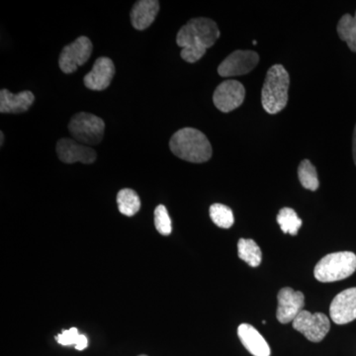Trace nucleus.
Instances as JSON below:
<instances>
[{"instance_id":"f257e3e1","label":"nucleus","mask_w":356,"mask_h":356,"mask_svg":"<svg viewBox=\"0 0 356 356\" xmlns=\"http://www.w3.org/2000/svg\"><path fill=\"white\" fill-rule=\"evenodd\" d=\"M220 30L215 21L209 18H193L180 28L177 33V44L182 48L180 51L185 62H198L206 51L214 46L220 38Z\"/></svg>"},{"instance_id":"f03ea898","label":"nucleus","mask_w":356,"mask_h":356,"mask_svg":"<svg viewBox=\"0 0 356 356\" xmlns=\"http://www.w3.org/2000/svg\"><path fill=\"white\" fill-rule=\"evenodd\" d=\"M170 149L177 158L202 163L212 158V146L205 134L194 128H184L173 134Z\"/></svg>"},{"instance_id":"7ed1b4c3","label":"nucleus","mask_w":356,"mask_h":356,"mask_svg":"<svg viewBox=\"0 0 356 356\" xmlns=\"http://www.w3.org/2000/svg\"><path fill=\"white\" fill-rule=\"evenodd\" d=\"M289 74L282 65H274L267 72L261 91L262 107L268 114H276L286 107Z\"/></svg>"},{"instance_id":"20e7f679","label":"nucleus","mask_w":356,"mask_h":356,"mask_svg":"<svg viewBox=\"0 0 356 356\" xmlns=\"http://www.w3.org/2000/svg\"><path fill=\"white\" fill-rule=\"evenodd\" d=\"M356 270V255L351 252H339L323 257L315 267L314 274L320 282H336L346 280Z\"/></svg>"},{"instance_id":"39448f33","label":"nucleus","mask_w":356,"mask_h":356,"mask_svg":"<svg viewBox=\"0 0 356 356\" xmlns=\"http://www.w3.org/2000/svg\"><path fill=\"white\" fill-rule=\"evenodd\" d=\"M70 135L83 145H97L104 136L105 123L95 114L81 112L74 115L69 123Z\"/></svg>"},{"instance_id":"423d86ee","label":"nucleus","mask_w":356,"mask_h":356,"mask_svg":"<svg viewBox=\"0 0 356 356\" xmlns=\"http://www.w3.org/2000/svg\"><path fill=\"white\" fill-rule=\"evenodd\" d=\"M293 327L313 343H320L331 329L330 318L323 313L303 310L293 321Z\"/></svg>"},{"instance_id":"0eeeda50","label":"nucleus","mask_w":356,"mask_h":356,"mask_svg":"<svg viewBox=\"0 0 356 356\" xmlns=\"http://www.w3.org/2000/svg\"><path fill=\"white\" fill-rule=\"evenodd\" d=\"M92 43L86 36H81L72 44L65 46L58 58L60 70L67 74L76 72L79 67L88 62L92 54Z\"/></svg>"},{"instance_id":"6e6552de","label":"nucleus","mask_w":356,"mask_h":356,"mask_svg":"<svg viewBox=\"0 0 356 356\" xmlns=\"http://www.w3.org/2000/svg\"><path fill=\"white\" fill-rule=\"evenodd\" d=\"M259 62V54L254 51H235L220 64L218 74L222 77L243 76L252 72Z\"/></svg>"},{"instance_id":"1a4fd4ad","label":"nucleus","mask_w":356,"mask_h":356,"mask_svg":"<svg viewBox=\"0 0 356 356\" xmlns=\"http://www.w3.org/2000/svg\"><path fill=\"white\" fill-rule=\"evenodd\" d=\"M245 96V86L240 81L229 79L222 81L215 89L213 102L220 111L229 113L243 104Z\"/></svg>"},{"instance_id":"9d476101","label":"nucleus","mask_w":356,"mask_h":356,"mask_svg":"<svg viewBox=\"0 0 356 356\" xmlns=\"http://www.w3.org/2000/svg\"><path fill=\"white\" fill-rule=\"evenodd\" d=\"M278 306L276 318L281 324L293 323L305 306L303 293L295 291L292 288H282L278 293Z\"/></svg>"},{"instance_id":"9b49d317","label":"nucleus","mask_w":356,"mask_h":356,"mask_svg":"<svg viewBox=\"0 0 356 356\" xmlns=\"http://www.w3.org/2000/svg\"><path fill=\"white\" fill-rule=\"evenodd\" d=\"M57 154L60 161L67 163V165L76 163L91 165L97 158V154L92 147L81 144L76 140L67 139V138L58 140Z\"/></svg>"},{"instance_id":"f8f14e48","label":"nucleus","mask_w":356,"mask_h":356,"mask_svg":"<svg viewBox=\"0 0 356 356\" xmlns=\"http://www.w3.org/2000/svg\"><path fill=\"white\" fill-rule=\"evenodd\" d=\"M330 316L337 325H346L356 318V287L337 294L330 306Z\"/></svg>"},{"instance_id":"ddd939ff","label":"nucleus","mask_w":356,"mask_h":356,"mask_svg":"<svg viewBox=\"0 0 356 356\" xmlns=\"http://www.w3.org/2000/svg\"><path fill=\"white\" fill-rule=\"evenodd\" d=\"M115 65L111 58H98L93 65L92 70L83 79L84 86L95 91L105 90L109 88L115 76Z\"/></svg>"},{"instance_id":"4468645a","label":"nucleus","mask_w":356,"mask_h":356,"mask_svg":"<svg viewBox=\"0 0 356 356\" xmlns=\"http://www.w3.org/2000/svg\"><path fill=\"white\" fill-rule=\"evenodd\" d=\"M159 11L158 0H140L130 13L131 23L136 30L143 31L153 24Z\"/></svg>"},{"instance_id":"2eb2a0df","label":"nucleus","mask_w":356,"mask_h":356,"mask_svg":"<svg viewBox=\"0 0 356 356\" xmlns=\"http://www.w3.org/2000/svg\"><path fill=\"white\" fill-rule=\"evenodd\" d=\"M35 102V96L31 91H21L18 95H13L7 89L0 91V112L4 113L18 114L29 110Z\"/></svg>"},{"instance_id":"dca6fc26","label":"nucleus","mask_w":356,"mask_h":356,"mask_svg":"<svg viewBox=\"0 0 356 356\" xmlns=\"http://www.w3.org/2000/svg\"><path fill=\"white\" fill-rule=\"evenodd\" d=\"M241 343L254 356H270V348L264 337L252 325L242 324L238 327Z\"/></svg>"},{"instance_id":"f3484780","label":"nucleus","mask_w":356,"mask_h":356,"mask_svg":"<svg viewBox=\"0 0 356 356\" xmlns=\"http://www.w3.org/2000/svg\"><path fill=\"white\" fill-rule=\"evenodd\" d=\"M117 204L121 214L132 217L140 209V200L137 192L133 189L124 188L117 195Z\"/></svg>"},{"instance_id":"a211bd4d","label":"nucleus","mask_w":356,"mask_h":356,"mask_svg":"<svg viewBox=\"0 0 356 356\" xmlns=\"http://www.w3.org/2000/svg\"><path fill=\"white\" fill-rule=\"evenodd\" d=\"M238 254L242 261L252 267L259 266L261 264L262 254L261 248L254 240L241 238L238 243Z\"/></svg>"},{"instance_id":"6ab92c4d","label":"nucleus","mask_w":356,"mask_h":356,"mask_svg":"<svg viewBox=\"0 0 356 356\" xmlns=\"http://www.w3.org/2000/svg\"><path fill=\"white\" fill-rule=\"evenodd\" d=\"M339 38L346 42L348 48L356 53V13L355 16L344 14L337 28Z\"/></svg>"},{"instance_id":"aec40b11","label":"nucleus","mask_w":356,"mask_h":356,"mask_svg":"<svg viewBox=\"0 0 356 356\" xmlns=\"http://www.w3.org/2000/svg\"><path fill=\"white\" fill-rule=\"evenodd\" d=\"M277 222L283 233L296 236L302 226V220L291 208H282L277 215Z\"/></svg>"},{"instance_id":"412c9836","label":"nucleus","mask_w":356,"mask_h":356,"mask_svg":"<svg viewBox=\"0 0 356 356\" xmlns=\"http://www.w3.org/2000/svg\"><path fill=\"white\" fill-rule=\"evenodd\" d=\"M209 214L213 222L220 228L229 229L235 222L233 211L224 204H213L210 207Z\"/></svg>"},{"instance_id":"4be33fe9","label":"nucleus","mask_w":356,"mask_h":356,"mask_svg":"<svg viewBox=\"0 0 356 356\" xmlns=\"http://www.w3.org/2000/svg\"><path fill=\"white\" fill-rule=\"evenodd\" d=\"M298 177L304 188L311 191H316L318 188L320 182H318L317 170L309 159H304L300 163Z\"/></svg>"},{"instance_id":"5701e85b","label":"nucleus","mask_w":356,"mask_h":356,"mask_svg":"<svg viewBox=\"0 0 356 356\" xmlns=\"http://www.w3.org/2000/svg\"><path fill=\"white\" fill-rule=\"evenodd\" d=\"M56 339L62 346H74L76 350H86L88 346V337L84 336V334H79V330L76 327L65 330L62 334L56 337Z\"/></svg>"},{"instance_id":"b1692460","label":"nucleus","mask_w":356,"mask_h":356,"mask_svg":"<svg viewBox=\"0 0 356 356\" xmlns=\"http://www.w3.org/2000/svg\"><path fill=\"white\" fill-rule=\"evenodd\" d=\"M154 226L161 235L168 236L172 234V219L165 205H159L154 210Z\"/></svg>"},{"instance_id":"393cba45","label":"nucleus","mask_w":356,"mask_h":356,"mask_svg":"<svg viewBox=\"0 0 356 356\" xmlns=\"http://www.w3.org/2000/svg\"><path fill=\"white\" fill-rule=\"evenodd\" d=\"M353 159H355V163L356 165V125H355V132H353Z\"/></svg>"},{"instance_id":"a878e982","label":"nucleus","mask_w":356,"mask_h":356,"mask_svg":"<svg viewBox=\"0 0 356 356\" xmlns=\"http://www.w3.org/2000/svg\"><path fill=\"white\" fill-rule=\"evenodd\" d=\"M0 138H1V143H0V146H3V140H4V135H3V132H0Z\"/></svg>"},{"instance_id":"bb28decb","label":"nucleus","mask_w":356,"mask_h":356,"mask_svg":"<svg viewBox=\"0 0 356 356\" xmlns=\"http://www.w3.org/2000/svg\"><path fill=\"white\" fill-rule=\"evenodd\" d=\"M139 356H147V355H139Z\"/></svg>"}]
</instances>
